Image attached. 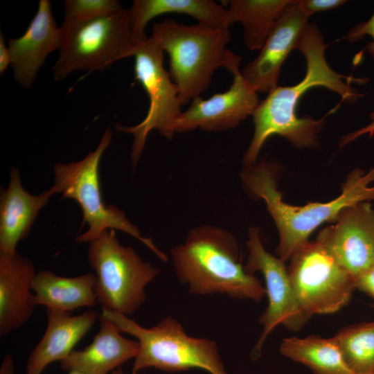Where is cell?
Returning a JSON list of instances; mask_svg holds the SVG:
<instances>
[{"instance_id":"cell-1","label":"cell","mask_w":374,"mask_h":374,"mask_svg":"<svg viewBox=\"0 0 374 374\" xmlns=\"http://www.w3.org/2000/svg\"><path fill=\"white\" fill-rule=\"evenodd\" d=\"M326 47L317 26L308 23L296 47L305 57V77L293 86L276 87L259 103L252 114L254 132L243 155L244 167L256 163L262 145L273 135L285 138L299 148L317 145V135L323 126V119L317 120L306 116L299 117L296 111L299 100L311 88L326 87L348 103L356 102L362 96L350 83L364 82L365 80L348 77L335 71L326 61Z\"/></svg>"},{"instance_id":"cell-2","label":"cell","mask_w":374,"mask_h":374,"mask_svg":"<svg viewBox=\"0 0 374 374\" xmlns=\"http://www.w3.org/2000/svg\"><path fill=\"white\" fill-rule=\"evenodd\" d=\"M244 188L264 201L279 236L276 252L285 262L309 241L310 235L321 224L334 222L346 207L374 201V166L366 171L355 168L343 183L339 196L326 202H310L295 206L285 202L278 190V166L262 160L240 174Z\"/></svg>"},{"instance_id":"cell-3","label":"cell","mask_w":374,"mask_h":374,"mask_svg":"<svg viewBox=\"0 0 374 374\" xmlns=\"http://www.w3.org/2000/svg\"><path fill=\"white\" fill-rule=\"evenodd\" d=\"M175 274L190 294H220L258 302L265 287L241 263L235 237L226 229L200 225L190 229L181 244L170 249Z\"/></svg>"},{"instance_id":"cell-4","label":"cell","mask_w":374,"mask_h":374,"mask_svg":"<svg viewBox=\"0 0 374 374\" xmlns=\"http://www.w3.org/2000/svg\"><path fill=\"white\" fill-rule=\"evenodd\" d=\"M150 37L169 57V73L181 105L200 97L218 68L226 70L240 57L226 48L229 28L186 25L166 19L152 26Z\"/></svg>"},{"instance_id":"cell-5","label":"cell","mask_w":374,"mask_h":374,"mask_svg":"<svg viewBox=\"0 0 374 374\" xmlns=\"http://www.w3.org/2000/svg\"><path fill=\"white\" fill-rule=\"evenodd\" d=\"M100 315L121 332L137 339L139 348L132 373L152 367L166 372L199 368L210 374H229L216 343L208 339L188 336L182 326L170 316L146 328L118 312L102 310Z\"/></svg>"},{"instance_id":"cell-6","label":"cell","mask_w":374,"mask_h":374,"mask_svg":"<svg viewBox=\"0 0 374 374\" xmlns=\"http://www.w3.org/2000/svg\"><path fill=\"white\" fill-rule=\"evenodd\" d=\"M62 44L53 67L55 81L74 71H103L115 62L133 57L140 40L133 35L129 9L123 8L94 19L63 21Z\"/></svg>"},{"instance_id":"cell-7","label":"cell","mask_w":374,"mask_h":374,"mask_svg":"<svg viewBox=\"0 0 374 374\" xmlns=\"http://www.w3.org/2000/svg\"><path fill=\"white\" fill-rule=\"evenodd\" d=\"M112 132L108 128L94 151L84 159L69 163H57L54 166V184L51 190L61 193L65 198L75 200L83 214L82 224L87 231L75 237L77 242H89L107 229L125 232L148 247L160 260L166 262L167 255L161 251L149 238L143 236L136 226L127 217L125 212L113 205H106L103 200L99 179L101 157L112 142Z\"/></svg>"},{"instance_id":"cell-8","label":"cell","mask_w":374,"mask_h":374,"mask_svg":"<svg viewBox=\"0 0 374 374\" xmlns=\"http://www.w3.org/2000/svg\"><path fill=\"white\" fill-rule=\"evenodd\" d=\"M89 243L87 259L95 271L97 303L102 310L133 314L145 301V288L159 269L122 245L114 229L103 231Z\"/></svg>"},{"instance_id":"cell-9","label":"cell","mask_w":374,"mask_h":374,"mask_svg":"<svg viewBox=\"0 0 374 374\" xmlns=\"http://www.w3.org/2000/svg\"><path fill=\"white\" fill-rule=\"evenodd\" d=\"M133 57L135 80L144 88L149 107L145 117L139 124L124 126L118 123L116 129L133 135L130 158L135 168L152 130H157L168 139L173 137V125L182 112V105L179 89L163 66V51L150 37L140 42Z\"/></svg>"},{"instance_id":"cell-10","label":"cell","mask_w":374,"mask_h":374,"mask_svg":"<svg viewBox=\"0 0 374 374\" xmlns=\"http://www.w3.org/2000/svg\"><path fill=\"white\" fill-rule=\"evenodd\" d=\"M290 260L287 270L296 296L309 318L335 313L349 303L354 277L316 240L300 247Z\"/></svg>"},{"instance_id":"cell-11","label":"cell","mask_w":374,"mask_h":374,"mask_svg":"<svg viewBox=\"0 0 374 374\" xmlns=\"http://www.w3.org/2000/svg\"><path fill=\"white\" fill-rule=\"evenodd\" d=\"M248 235L244 268L251 274L258 271L263 276L268 299L267 306L259 318L262 330L251 354L255 360L260 357L263 344L277 326L282 324L290 330L298 331L310 318L299 305L285 262L265 249L258 228L251 227Z\"/></svg>"},{"instance_id":"cell-12","label":"cell","mask_w":374,"mask_h":374,"mask_svg":"<svg viewBox=\"0 0 374 374\" xmlns=\"http://www.w3.org/2000/svg\"><path fill=\"white\" fill-rule=\"evenodd\" d=\"M316 240L354 278L374 266V208L362 202L345 208Z\"/></svg>"},{"instance_id":"cell-13","label":"cell","mask_w":374,"mask_h":374,"mask_svg":"<svg viewBox=\"0 0 374 374\" xmlns=\"http://www.w3.org/2000/svg\"><path fill=\"white\" fill-rule=\"evenodd\" d=\"M240 62L228 70L233 77L231 86L208 99L198 97L182 112L173 125L174 134L199 128L206 132L227 130L253 114L259 104L257 92L243 78Z\"/></svg>"},{"instance_id":"cell-14","label":"cell","mask_w":374,"mask_h":374,"mask_svg":"<svg viewBox=\"0 0 374 374\" xmlns=\"http://www.w3.org/2000/svg\"><path fill=\"white\" fill-rule=\"evenodd\" d=\"M298 0L284 10L268 35L259 55L241 71L257 93H269L276 87L281 66L296 48L309 18L300 10Z\"/></svg>"},{"instance_id":"cell-15","label":"cell","mask_w":374,"mask_h":374,"mask_svg":"<svg viewBox=\"0 0 374 374\" xmlns=\"http://www.w3.org/2000/svg\"><path fill=\"white\" fill-rule=\"evenodd\" d=\"M8 48L15 80L29 89L39 71L53 51L62 44L60 27H57L49 0H40L37 12L22 35L9 38Z\"/></svg>"},{"instance_id":"cell-16","label":"cell","mask_w":374,"mask_h":374,"mask_svg":"<svg viewBox=\"0 0 374 374\" xmlns=\"http://www.w3.org/2000/svg\"><path fill=\"white\" fill-rule=\"evenodd\" d=\"M36 274L33 261L18 253L0 252V335L26 323L36 306L31 284Z\"/></svg>"},{"instance_id":"cell-17","label":"cell","mask_w":374,"mask_h":374,"mask_svg":"<svg viewBox=\"0 0 374 374\" xmlns=\"http://www.w3.org/2000/svg\"><path fill=\"white\" fill-rule=\"evenodd\" d=\"M46 312V328L28 357L26 374H42L51 363L66 359L100 318L93 310L75 316L49 309Z\"/></svg>"},{"instance_id":"cell-18","label":"cell","mask_w":374,"mask_h":374,"mask_svg":"<svg viewBox=\"0 0 374 374\" xmlns=\"http://www.w3.org/2000/svg\"><path fill=\"white\" fill-rule=\"evenodd\" d=\"M53 195L51 188L37 195L28 193L21 184L19 171L10 170L9 186L1 188L0 252H16L18 242L28 235L39 211Z\"/></svg>"},{"instance_id":"cell-19","label":"cell","mask_w":374,"mask_h":374,"mask_svg":"<svg viewBox=\"0 0 374 374\" xmlns=\"http://www.w3.org/2000/svg\"><path fill=\"white\" fill-rule=\"evenodd\" d=\"M100 328L92 342L80 350H73L61 361L66 371L82 374H107L135 358L139 348L137 341L124 337L119 328L100 315Z\"/></svg>"},{"instance_id":"cell-20","label":"cell","mask_w":374,"mask_h":374,"mask_svg":"<svg viewBox=\"0 0 374 374\" xmlns=\"http://www.w3.org/2000/svg\"><path fill=\"white\" fill-rule=\"evenodd\" d=\"M128 9L133 35L140 41L148 39V23L167 13L189 15L198 24L211 27H230L226 8L212 0H134Z\"/></svg>"},{"instance_id":"cell-21","label":"cell","mask_w":374,"mask_h":374,"mask_svg":"<svg viewBox=\"0 0 374 374\" xmlns=\"http://www.w3.org/2000/svg\"><path fill=\"white\" fill-rule=\"evenodd\" d=\"M96 276L87 273L63 277L48 270L36 273L31 284L35 305L54 311L69 312L79 308L93 307L97 303Z\"/></svg>"},{"instance_id":"cell-22","label":"cell","mask_w":374,"mask_h":374,"mask_svg":"<svg viewBox=\"0 0 374 374\" xmlns=\"http://www.w3.org/2000/svg\"><path fill=\"white\" fill-rule=\"evenodd\" d=\"M294 1H226L229 26L240 23L247 47L251 51L260 50L284 10Z\"/></svg>"},{"instance_id":"cell-23","label":"cell","mask_w":374,"mask_h":374,"mask_svg":"<svg viewBox=\"0 0 374 374\" xmlns=\"http://www.w3.org/2000/svg\"><path fill=\"white\" fill-rule=\"evenodd\" d=\"M280 353L308 367L313 374H354L345 362L334 337L316 335L283 339Z\"/></svg>"},{"instance_id":"cell-24","label":"cell","mask_w":374,"mask_h":374,"mask_svg":"<svg viewBox=\"0 0 374 374\" xmlns=\"http://www.w3.org/2000/svg\"><path fill=\"white\" fill-rule=\"evenodd\" d=\"M333 337L354 374H374V321L345 327Z\"/></svg>"},{"instance_id":"cell-25","label":"cell","mask_w":374,"mask_h":374,"mask_svg":"<svg viewBox=\"0 0 374 374\" xmlns=\"http://www.w3.org/2000/svg\"><path fill=\"white\" fill-rule=\"evenodd\" d=\"M63 4V21L89 20L123 8L117 0H65Z\"/></svg>"},{"instance_id":"cell-26","label":"cell","mask_w":374,"mask_h":374,"mask_svg":"<svg viewBox=\"0 0 374 374\" xmlns=\"http://www.w3.org/2000/svg\"><path fill=\"white\" fill-rule=\"evenodd\" d=\"M366 35L372 37L373 42L368 43L365 48L374 60V12L367 21L354 26L346 35V39L350 42H356Z\"/></svg>"},{"instance_id":"cell-27","label":"cell","mask_w":374,"mask_h":374,"mask_svg":"<svg viewBox=\"0 0 374 374\" xmlns=\"http://www.w3.org/2000/svg\"><path fill=\"white\" fill-rule=\"evenodd\" d=\"M346 2L344 0H299L298 6L301 12L310 18L315 12L337 8Z\"/></svg>"},{"instance_id":"cell-28","label":"cell","mask_w":374,"mask_h":374,"mask_svg":"<svg viewBox=\"0 0 374 374\" xmlns=\"http://www.w3.org/2000/svg\"><path fill=\"white\" fill-rule=\"evenodd\" d=\"M354 280L355 289L364 292L374 300V266L355 277Z\"/></svg>"},{"instance_id":"cell-29","label":"cell","mask_w":374,"mask_h":374,"mask_svg":"<svg viewBox=\"0 0 374 374\" xmlns=\"http://www.w3.org/2000/svg\"><path fill=\"white\" fill-rule=\"evenodd\" d=\"M370 119L371 123L367 125L341 137L339 146L343 147L364 134L372 136L374 134V112L370 114Z\"/></svg>"},{"instance_id":"cell-30","label":"cell","mask_w":374,"mask_h":374,"mask_svg":"<svg viewBox=\"0 0 374 374\" xmlns=\"http://www.w3.org/2000/svg\"><path fill=\"white\" fill-rule=\"evenodd\" d=\"M11 64V57L3 35L0 33V74L2 75Z\"/></svg>"},{"instance_id":"cell-31","label":"cell","mask_w":374,"mask_h":374,"mask_svg":"<svg viewBox=\"0 0 374 374\" xmlns=\"http://www.w3.org/2000/svg\"><path fill=\"white\" fill-rule=\"evenodd\" d=\"M14 361L10 355H6L1 366L0 374H14Z\"/></svg>"},{"instance_id":"cell-32","label":"cell","mask_w":374,"mask_h":374,"mask_svg":"<svg viewBox=\"0 0 374 374\" xmlns=\"http://www.w3.org/2000/svg\"><path fill=\"white\" fill-rule=\"evenodd\" d=\"M111 374H125L123 373V371H122V369L121 368H118L117 369H116L115 371H112L111 373ZM132 374H140L139 373H132Z\"/></svg>"},{"instance_id":"cell-33","label":"cell","mask_w":374,"mask_h":374,"mask_svg":"<svg viewBox=\"0 0 374 374\" xmlns=\"http://www.w3.org/2000/svg\"><path fill=\"white\" fill-rule=\"evenodd\" d=\"M68 374H82V373H80V372H78V371H69V372L68 373Z\"/></svg>"},{"instance_id":"cell-34","label":"cell","mask_w":374,"mask_h":374,"mask_svg":"<svg viewBox=\"0 0 374 374\" xmlns=\"http://www.w3.org/2000/svg\"><path fill=\"white\" fill-rule=\"evenodd\" d=\"M371 305L374 308V303H373L371 304Z\"/></svg>"}]
</instances>
